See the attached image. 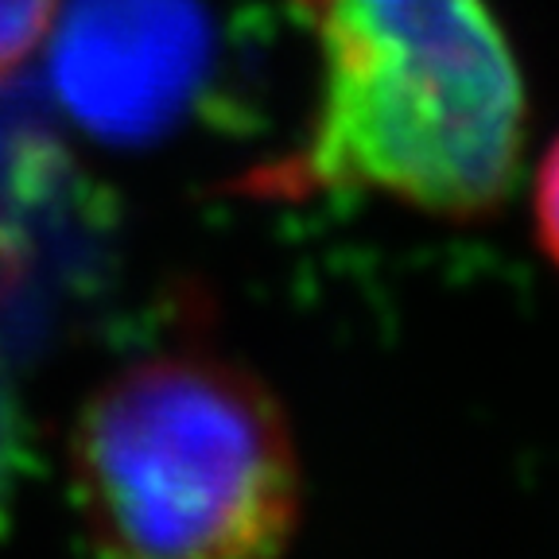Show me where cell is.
Here are the masks:
<instances>
[{
    "label": "cell",
    "instance_id": "6da1fadb",
    "mask_svg": "<svg viewBox=\"0 0 559 559\" xmlns=\"http://www.w3.org/2000/svg\"><path fill=\"white\" fill-rule=\"evenodd\" d=\"M319 55L304 148L276 194H381L428 218H486L513 191L528 97L489 0H292Z\"/></svg>",
    "mask_w": 559,
    "mask_h": 559
},
{
    "label": "cell",
    "instance_id": "7a4b0ae2",
    "mask_svg": "<svg viewBox=\"0 0 559 559\" xmlns=\"http://www.w3.org/2000/svg\"><path fill=\"white\" fill-rule=\"evenodd\" d=\"M67 486L90 544L132 559H269L304 528V459L269 384L214 349H159L74 416Z\"/></svg>",
    "mask_w": 559,
    "mask_h": 559
},
{
    "label": "cell",
    "instance_id": "3957f363",
    "mask_svg": "<svg viewBox=\"0 0 559 559\" xmlns=\"http://www.w3.org/2000/svg\"><path fill=\"white\" fill-rule=\"evenodd\" d=\"M70 0H0V86L55 44Z\"/></svg>",
    "mask_w": 559,
    "mask_h": 559
},
{
    "label": "cell",
    "instance_id": "277c9868",
    "mask_svg": "<svg viewBox=\"0 0 559 559\" xmlns=\"http://www.w3.org/2000/svg\"><path fill=\"white\" fill-rule=\"evenodd\" d=\"M533 222H536V241L548 253V261L559 269V136L551 140L540 167H536Z\"/></svg>",
    "mask_w": 559,
    "mask_h": 559
}]
</instances>
